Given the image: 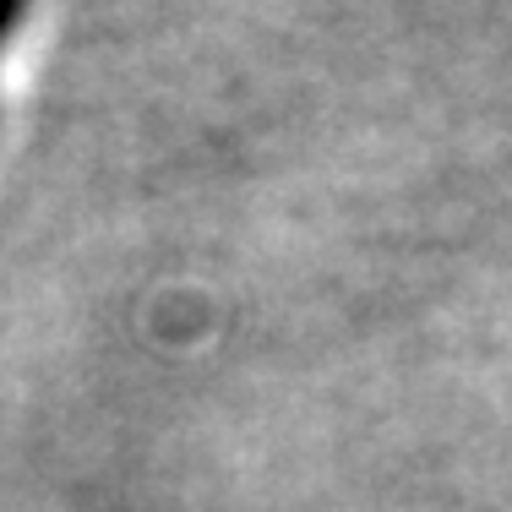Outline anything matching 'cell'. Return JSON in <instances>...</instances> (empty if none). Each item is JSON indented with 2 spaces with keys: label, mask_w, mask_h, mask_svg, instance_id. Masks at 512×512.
I'll return each instance as SVG.
<instances>
[{
  "label": "cell",
  "mask_w": 512,
  "mask_h": 512,
  "mask_svg": "<svg viewBox=\"0 0 512 512\" xmlns=\"http://www.w3.org/2000/svg\"><path fill=\"white\" fill-rule=\"evenodd\" d=\"M22 6H28V0H0V44H6L11 28L22 22Z\"/></svg>",
  "instance_id": "cell-1"
}]
</instances>
